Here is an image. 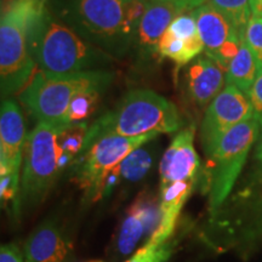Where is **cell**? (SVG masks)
Returning a JSON list of instances; mask_svg holds the SVG:
<instances>
[{"label": "cell", "instance_id": "9", "mask_svg": "<svg viewBox=\"0 0 262 262\" xmlns=\"http://www.w3.org/2000/svg\"><path fill=\"white\" fill-rule=\"evenodd\" d=\"M157 136H104L86 147L72 163L73 180L83 191L85 201L96 202L102 198L111 173L134 150Z\"/></svg>", "mask_w": 262, "mask_h": 262}, {"label": "cell", "instance_id": "10", "mask_svg": "<svg viewBox=\"0 0 262 262\" xmlns=\"http://www.w3.org/2000/svg\"><path fill=\"white\" fill-rule=\"evenodd\" d=\"M254 117L249 97L233 85H226L206 108L201 125V142L205 157L209 156L229 130Z\"/></svg>", "mask_w": 262, "mask_h": 262}, {"label": "cell", "instance_id": "17", "mask_svg": "<svg viewBox=\"0 0 262 262\" xmlns=\"http://www.w3.org/2000/svg\"><path fill=\"white\" fill-rule=\"evenodd\" d=\"M72 244L54 222H44L25 242V262H64Z\"/></svg>", "mask_w": 262, "mask_h": 262}, {"label": "cell", "instance_id": "24", "mask_svg": "<svg viewBox=\"0 0 262 262\" xmlns=\"http://www.w3.org/2000/svg\"><path fill=\"white\" fill-rule=\"evenodd\" d=\"M86 133V124L83 123L62 126L58 134V145L64 153L78 157L83 150Z\"/></svg>", "mask_w": 262, "mask_h": 262}, {"label": "cell", "instance_id": "29", "mask_svg": "<svg viewBox=\"0 0 262 262\" xmlns=\"http://www.w3.org/2000/svg\"><path fill=\"white\" fill-rule=\"evenodd\" d=\"M160 2L172 5L173 8L179 9L182 12H188L189 10L193 11V10L199 8V6L206 4L208 0H160Z\"/></svg>", "mask_w": 262, "mask_h": 262}, {"label": "cell", "instance_id": "13", "mask_svg": "<svg viewBox=\"0 0 262 262\" xmlns=\"http://www.w3.org/2000/svg\"><path fill=\"white\" fill-rule=\"evenodd\" d=\"M26 140L21 108L15 100L5 98L0 111V176H10L21 182L19 170Z\"/></svg>", "mask_w": 262, "mask_h": 262}, {"label": "cell", "instance_id": "7", "mask_svg": "<svg viewBox=\"0 0 262 262\" xmlns=\"http://www.w3.org/2000/svg\"><path fill=\"white\" fill-rule=\"evenodd\" d=\"M258 137L260 125L253 117L229 130L205 157L202 182L209 199V216L215 215L231 195Z\"/></svg>", "mask_w": 262, "mask_h": 262}, {"label": "cell", "instance_id": "1", "mask_svg": "<svg viewBox=\"0 0 262 262\" xmlns=\"http://www.w3.org/2000/svg\"><path fill=\"white\" fill-rule=\"evenodd\" d=\"M199 238L216 253L235 251L249 257L262 243V140L241 182L215 215L209 216Z\"/></svg>", "mask_w": 262, "mask_h": 262}, {"label": "cell", "instance_id": "30", "mask_svg": "<svg viewBox=\"0 0 262 262\" xmlns=\"http://www.w3.org/2000/svg\"><path fill=\"white\" fill-rule=\"evenodd\" d=\"M251 16L262 17V0H250Z\"/></svg>", "mask_w": 262, "mask_h": 262}, {"label": "cell", "instance_id": "11", "mask_svg": "<svg viewBox=\"0 0 262 262\" xmlns=\"http://www.w3.org/2000/svg\"><path fill=\"white\" fill-rule=\"evenodd\" d=\"M192 15L195 19L199 37L204 44L205 55L212 58L226 73L241 48L242 37L238 29L210 4L194 9Z\"/></svg>", "mask_w": 262, "mask_h": 262}, {"label": "cell", "instance_id": "21", "mask_svg": "<svg viewBox=\"0 0 262 262\" xmlns=\"http://www.w3.org/2000/svg\"><path fill=\"white\" fill-rule=\"evenodd\" d=\"M153 164V157L149 149L140 147L123 160L117 168L119 179L129 182L141 181L148 173Z\"/></svg>", "mask_w": 262, "mask_h": 262}, {"label": "cell", "instance_id": "32", "mask_svg": "<svg viewBox=\"0 0 262 262\" xmlns=\"http://www.w3.org/2000/svg\"><path fill=\"white\" fill-rule=\"evenodd\" d=\"M90 262H102V261H90Z\"/></svg>", "mask_w": 262, "mask_h": 262}, {"label": "cell", "instance_id": "26", "mask_svg": "<svg viewBox=\"0 0 262 262\" xmlns=\"http://www.w3.org/2000/svg\"><path fill=\"white\" fill-rule=\"evenodd\" d=\"M245 40L253 52L258 70H262V17L251 16L245 29Z\"/></svg>", "mask_w": 262, "mask_h": 262}, {"label": "cell", "instance_id": "18", "mask_svg": "<svg viewBox=\"0 0 262 262\" xmlns=\"http://www.w3.org/2000/svg\"><path fill=\"white\" fill-rule=\"evenodd\" d=\"M257 75L258 66L255 61L253 52L248 47L244 35L242 37L238 54L231 61L227 71H226V83L233 85L248 96Z\"/></svg>", "mask_w": 262, "mask_h": 262}, {"label": "cell", "instance_id": "4", "mask_svg": "<svg viewBox=\"0 0 262 262\" xmlns=\"http://www.w3.org/2000/svg\"><path fill=\"white\" fill-rule=\"evenodd\" d=\"M47 3L3 0L0 21V84L2 96L17 94L32 79L34 60L29 33L35 17Z\"/></svg>", "mask_w": 262, "mask_h": 262}, {"label": "cell", "instance_id": "6", "mask_svg": "<svg viewBox=\"0 0 262 262\" xmlns=\"http://www.w3.org/2000/svg\"><path fill=\"white\" fill-rule=\"evenodd\" d=\"M129 0H67L63 17L84 39L113 57L134 47L137 29L127 21Z\"/></svg>", "mask_w": 262, "mask_h": 262}, {"label": "cell", "instance_id": "16", "mask_svg": "<svg viewBox=\"0 0 262 262\" xmlns=\"http://www.w3.org/2000/svg\"><path fill=\"white\" fill-rule=\"evenodd\" d=\"M160 221V209L155 199L142 194L131 204L126 212L119 234L117 248L122 255L133 253L146 232L156 231Z\"/></svg>", "mask_w": 262, "mask_h": 262}, {"label": "cell", "instance_id": "19", "mask_svg": "<svg viewBox=\"0 0 262 262\" xmlns=\"http://www.w3.org/2000/svg\"><path fill=\"white\" fill-rule=\"evenodd\" d=\"M203 51H204V44L201 37L185 41L175 38L168 31L164 33L158 45L159 58H169L175 62L178 68L195 60L196 57L201 56Z\"/></svg>", "mask_w": 262, "mask_h": 262}, {"label": "cell", "instance_id": "31", "mask_svg": "<svg viewBox=\"0 0 262 262\" xmlns=\"http://www.w3.org/2000/svg\"><path fill=\"white\" fill-rule=\"evenodd\" d=\"M33 2H41V3H47V0H33Z\"/></svg>", "mask_w": 262, "mask_h": 262}, {"label": "cell", "instance_id": "5", "mask_svg": "<svg viewBox=\"0 0 262 262\" xmlns=\"http://www.w3.org/2000/svg\"><path fill=\"white\" fill-rule=\"evenodd\" d=\"M113 79L114 73L108 70L68 75H50L38 71L21 91L19 101L38 123L67 126L66 116L73 98L88 90H106Z\"/></svg>", "mask_w": 262, "mask_h": 262}, {"label": "cell", "instance_id": "20", "mask_svg": "<svg viewBox=\"0 0 262 262\" xmlns=\"http://www.w3.org/2000/svg\"><path fill=\"white\" fill-rule=\"evenodd\" d=\"M180 242L181 238L176 234L166 241L150 234L146 243L124 262H169Z\"/></svg>", "mask_w": 262, "mask_h": 262}, {"label": "cell", "instance_id": "8", "mask_svg": "<svg viewBox=\"0 0 262 262\" xmlns=\"http://www.w3.org/2000/svg\"><path fill=\"white\" fill-rule=\"evenodd\" d=\"M61 127L38 123L27 136L24 152V171L15 216L25 209L34 208L45 201L62 171L63 150L58 145Z\"/></svg>", "mask_w": 262, "mask_h": 262}, {"label": "cell", "instance_id": "3", "mask_svg": "<svg viewBox=\"0 0 262 262\" xmlns=\"http://www.w3.org/2000/svg\"><path fill=\"white\" fill-rule=\"evenodd\" d=\"M181 126L182 118L175 103L152 90H131L113 110L95 120L88 129L83 150L104 136L171 134Z\"/></svg>", "mask_w": 262, "mask_h": 262}, {"label": "cell", "instance_id": "23", "mask_svg": "<svg viewBox=\"0 0 262 262\" xmlns=\"http://www.w3.org/2000/svg\"><path fill=\"white\" fill-rule=\"evenodd\" d=\"M104 90L93 89L84 91L73 98L66 116V124H78L90 117L96 110L101 95Z\"/></svg>", "mask_w": 262, "mask_h": 262}, {"label": "cell", "instance_id": "12", "mask_svg": "<svg viewBox=\"0 0 262 262\" xmlns=\"http://www.w3.org/2000/svg\"><path fill=\"white\" fill-rule=\"evenodd\" d=\"M194 124L173 137L160 162V187L176 182L202 181L203 170L194 147Z\"/></svg>", "mask_w": 262, "mask_h": 262}, {"label": "cell", "instance_id": "2", "mask_svg": "<svg viewBox=\"0 0 262 262\" xmlns=\"http://www.w3.org/2000/svg\"><path fill=\"white\" fill-rule=\"evenodd\" d=\"M29 42L39 71L50 75H68L106 70L114 57L95 47L45 8L31 26Z\"/></svg>", "mask_w": 262, "mask_h": 262}, {"label": "cell", "instance_id": "28", "mask_svg": "<svg viewBox=\"0 0 262 262\" xmlns=\"http://www.w3.org/2000/svg\"><path fill=\"white\" fill-rule=\"evenodd\" d=\"M0 262H25L24 255L16 244H3L0 248Z\"/></svg>", "mask_w": 262, "mask_h": 262}, {"label": "cell", "instance_id": "22", "mask_svg": "<svg viewBox=\"0 0 262 262\" xmlns=\"http://www.w3.org/2000/svg\"><path fill=\"white\" fill-rule=\"evenodd\" d=\"M209 4L234 25L241 37L245 35V29L251 18L250 0H209Z\"/></svg>", "mask_w": 262, "mask_h": 262}, {"label": "cell", "instance_id": "25", "mask_svg": "<svg viewBox=\"0 0 262 262\" xmlns=\"http://www.w3.org/2000/svg\"><path fill=\"white\" fill-rule=\"evenodd\" d=\"M166 31L175 38L181 39V40L185 41H189L193 40V39L199 38L195 19L193 17L192 12H189V14L188 12H185V14L179 15L171 22V25L169 26V28Z\"/></svg>", "mask_w": 262, "mask_h": 262}, {"label": "cell", "instance_id": "14", "mask_svg": "<svg viewBox=\"0 0 262 262\" xmlns=\"http://www.w3.org/2000/svg\"><path fill=\"white\" fill-rule=\"evenodd\" d=\"M185 14L172 5L149 0L146 11L141 19L137 29L134 47L136 49L137 60L141 64L149 63L159 57L158 45L164 33L179 15Z\"/></svg>", "mask_w": 262, "mask_h": 262}, {"label": "cell", "instance_id": "27", "mask_svg": "<svg viewBox=\"0 0 262 262\" xmlns=\"http://www.w3.org/2000/svg\"><path fill=\"white\" fill-rule=\"evenodd\" d=\"M248 97L251 104H253L254 117L256 118L258 125H260V137H258V140H262V70H258V75Z\"/></svg>", "mask_w": 262, "mask_h": 262}, {"label": "cell", "instance_id": "15", "mask_svg": "<svg viewBox=\"0 0 262 262\" xmlns=\"http://www.w3.org/2000/svg\"><path fill=\"white\" fill-rule=\"evenodd\" d=\"M225 81L226 73L220 66L206 55H201L186 71V94L198 107H206L219 96Z\"/></svg>", "mask_w": 262, "mask_h": 262}]
</instances>
